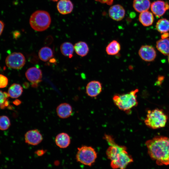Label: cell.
Instances as JSON below:
<instances>
[{
    "label": "cell",
    "instance_id": "6da1fadb",
    "mask_svg": "<svg viewBox=\"0 0 169 169\" xmlns=\"http://www.w3.org/2000/svg\"><path fill=\"white\" fill-rule=\"evenodd\" d=\"M151 158L159 165H169V138L156 136L145 143Z\"/></svg>",
    "mask_w": 169,
    "mask_h": 169
},
{
    "label": "cell",
    "instance_id": "7a4b0ae2",
    "mask_svg": "<svg viewBox=\"0 0 169 169\" xmlns=\"http://www.w3.org/2000/svg\"><path fill=\"white\" fill-rule=\"evenodd\" d=\"M138 91L136 89L125 94H116L113 96V100L120 110L128 111L137 105L136 94Z\"/></svg>",
    "mask_w": 169,
    "mask_h": 169
},
{
    "label": "cell",
    "instance_id": "3957f363",
    "mask_svg": "<svg viewBox=\"0 0 169 169\" xmlns=\"http://www.w3.org/2000/svg\"><path fill=\"white\" fill-rule=\"evenodd\" d=\"M51 23V18L46 11L37 10L31 15L29 23L31 28L38 31H42L47 29Z\"/></svg>",
    "mask_w": 169,
    "mask_h": 169
},
{
    "label": "cell",
    "instance_id": "277c9868",
    "mask_svg": "<svg viewBox=\"0 0 169 169\" xmlns=\"http://www.w3.org/2000/svg\"><path fill=\"white\" fill-rule=\"evenodd\" d=\"M167 119V116L161 110L156 109L147 111L144 123L149 128L157 129L165 127Z\"/></svg>",
    "mask_w": 169,
    "mask_h": 169
},
{
    "label": "cell",
    "instance_id": "5b68a950",
    "mask_svg": "<svg viewBox=\"0 0 169 169\" xmlns=\"http://www.w3.org/2000/svg\"><path fill=\"white\" fill-rule=\"evenodd\" d=\"M97 153L92 147L83 146L78 148L76 155L77 161L84 165L91 166L95 161Z\"/></svg>",
    "mask_w": 169,
    "mask_h": 169
},
{
    "label": "cell",
    "instance_id": "8992f818",
    "mask_svg": "<svg viewBox=\"0 0 169 169\" xmlns=\"http://www.w3.org/2000/svg\"><path fill=\"white\" fill-rule=\"evenodd\" d=\"M133 161L126 149L120 152L114 160L111 161L110 166L114 169H125L127 166Z\"/></svg>",
    "mask_w": 169,
    "mask_h": 169
},
{
    "label": "cell",
    "instance_id": "52a82bcc",
    "mask_svg": "<svg viewBox=\"0 0 169 169\" xmlns=\"http://www.w3.org/2000/svg\"><path fill=\"white\" fill-rule=\"evenodd\" d=\"M5 63L7 66L9 68L19 69L24 65L25 59L22 53L14 52L7 57Z\"/></svg>",
    "mask_w": 169,
    "mask_h": 169
},
{
    "label": "cell",
    "instance_id": "ba28073f",
    "mask_svg": "<svg viewBox=\"0 0 169 169\" xmlns=\"http://www.w3.org/2000/svg\"><path fill=\"white\" fill-rule=\"evenodd\" d=\"M25 76L28 80L32 83V86L35 88L38 86V84L41 81L42 73L39 69L32 67L27 70Z\"/></svg>",
    "mask_w": 169,
    "mask_h": 169
},
{
    "label": "cell",
    "instance_id": "9c48e42d",
    "mask_svg": "<svg viewBox=\"0 0 169 169\" xmlns=\"http://www.w3.org/2000/svg\"><path fill=\"white\" fill-rule=\"evenodd\" d=\"M138 54L142 60L147 62L153 61L156 55L154 48L149 45L142 46L139 50Z\"/></svg>",
    "mask_w": 169,
    "mask_h": 169
},
{
    "label": "cell",
    "instance_id": "30bf717a",
    "mask_svg": "<svg viewBox=\"0 0 169 169\" xmlns=\"http://www.w3.org/2000/svg\"><path fill=\"white\" fill-rule=\"evenodd\" d=\"M25 141L27 144L33 146L39 144L43 140V136L37 129L28 131L25 134Z\"/></svg>",
    "mask_w": 169,
    "mask_h": 169
},
{
    "label": "cell",
    "instance_id": "8fae6325",
    "mask_svg": "<svg viewBox=\"0 0 169 169\" xmlns=\"http://www.w3.org/2000/svg\"><path fill=\"white\" fill-rule=\"evenodd\" d=\"M150 7L151 11L155 15L159 17L169 9V5L163 1L157 0L152 3Z\"/></svg>",
    "mask_w": 169,
    "mask_h": 169
},
{
    "label": "cell",
    "instance_id": "7c38bea8",
    "mask_svg": "<svg viewBox=\"0 0 169 169\" xmlns=\"http://www.w3.org/2000/svg\"><path fill=\"white\" fill-rule=\"evenodd\" d=\"M102 90L101 83L97 80H92L89 82L86 88V93L88 95L92 97H95L99 95Z\"/></svg>",
    "mask_w": 169,
    "mask_h": 169
},
{
    "label": "cell",
    "instance_id": "4fadbf2b",
    "mask_svg": "<svg viewBox=\"0 0 169 169\" xmlns=\"http://www.w3.org/2000/svg\"><path fill=\"white\" fill-rule=\"evenodd\" d=\"M110 16L113 20L119 21L121 20L125 15V11L123 7L119 4L112 6L109 9Z\"/></svg>",
    "mask_w": 169,
    "mask_h": 169
},
{
    "label": "cell",
    "instance_id": "5bb4252c",
    "mask_svg": "<svg viewBox=\"0 0 169 169\" xmlns=\"http://www.w3.org/2000/svg\"><path fill=\"white\" fill-rule=\"evenodd\" d=\"M56 111L58 116L62 119H66L69 117L73 112L71 106L67 103H62L57 107Z\"/></svg>",
    "mask_w": 169,
    "mask_h": 169
},
{
    "label": "cell",
    "instance_id": "9a60e30c",
    "mask_svg": "<svg viewBox=\"0 0 169 169\" xmlns=\"http://www.w3.org/2000/svg\"><path fill=\"white\" fill-rule=\"evenodd\" d=\"M59 12L65 15L71 13L73 9V4L70 0H60L57 5Z\"/></svg>",
    "mask_w": 169,
    "mask_h": 169
},
{
    "label": "cell",
    "instance_id": "2e32d148",
    "mask_svg": "<svg viewBox=\"0 0 169 169\" xmlns=\"http://www.w3.org/2000/svg\"><path fill=\"white\" fill-rule=\"evenodd\" d=\"M71 140L69 135L65 133L59 134L56 136L55 142L59 147L64 148L68 147L70 143Z\"/></svg>",
    "mask_w": 169,
    "mask_h": 169
},
{
    "label": "cell",
    "instance_id": "e0dca14e",
    "mask_svg": "<svg viewBox=\"0 0 169 169\" xmlns=\"http://www.w3.org/2000/svg\"><path fill=\"white\" fill-rule=\"evenodd\" d=\"M139 19L142 25L148 26L152 24L154 18L152 13L147 10L141 13L139 15Z\"/></svg>",
    "mask_w": 169,
    "mask_h": 169
},
{
    "label": "cell",
    "instance_id": "ac0fdd59",
    "mask_svg": "<svg viewBox=\"0 0 169 169\" xmlns=\"http://www.w3.org/2000/svg\"><path fill=\"white\" fill-rule=\"evenodd\" d=\"M151 5L150 0H134L133 3L135 10L140 13L148 10Z\"/></svg>",
    "mask_w": 169,
    "mask_h": 169
},
{
    "label": "cell",
    "instance_id": "d6986e66",
    "mask_svg": "<svg viewBox=\"0 0 169 169\" xmlns=\"http://www.w3.org/2000/svg\"><path fill=\"white\" fill-rule=\"evenodd\" d=\"M74 49L76 53L81 57L86 56L89 50L88 44L84 41H79L76 43L74 46Z\"/></svg>",
    "mask_w": 169,
    "mask_h": 169
},
{
    "label": "cell",
    "instance_id": "ffe728a7",
    "mask_svg": "<svg viewBox=\"0 0 169 169\" xmlns=\"http://www.w3.org/2000/svg\"><path fill=\"white\" fill-rule=\"evenodd\" d=\"M120 49V43L117 40H113L107 45L105 48V51L108 55H114L117 54Z\"/></svg>",
    "mask_w": 169,
    "mask_h": 169
},
{
    "label": "cell",
    "instance_id": "44dd1931",
    "mask_svg": "<svg viewBox=\"0 0 169 169\" xmlns=\"http://www.w3.org/2000/svg\"><path fill=\"white\" fill-rule=\"evenodd\" d=\"M157 49L163 54L169 55V38L161 39L156 43Z\"/></svg>",
    "mask_w": 169,
    "mask_h": 169
},
{
    "label": "cell",
    "instance_id": "7402d4cb",
    "mask_svg": "<svg viewBox=\"0 0 169 169\" xmlns=\"http://www.w3.org/2000/svg\"><path fill=\"white\" fill-rule=\"evenodd\" d=\"M23 92L22 87L18 84L14 83L9 88L8 94L9 97L16 98L21 95Z\"/></svg>",
    "mask_w": 169,
    "mask_h": 169
},
{
    "label": "cell",
    "instance_id": "603a6c76",
    "mask_svg": "<svg viewBox=\"0 0 169 169\" xmlns=\"http://www.w3.org/2000/svg\"><path fill=\"white\" fill-rule=\"evenodd\" d=\"M38 56L41 60L46 62L50 59L53 57V52L50 48L48 47H44L39 50Z\"/></svg>",
    "mask_w": 169,
    "mask_h": 169
},
{
    "label": "cell",
    "instance_id": "cb8c5ba5",
    "mask_svg": "<svg viewBox=\"0 0 169 169\" xmlns=\"http://www.w3.org/2000/svg\"><path fill=\"white\" fill-rule=\"evenodd\" d=\"M62 54L65 56L72 58L73 55L74 46L70 42H66L63 43L60 47Z\"/></svg>",
    "mask_w": 169,
    "mask_h": 169
},
{
    "label": "cell",
    "instance_id": "d4e9b609",
    "mask_svg": "<svg viewBox=\"0 0 169 169\" xmlns=\"http://www.w3.org/2000/svg\"><path fill=\"white\" fill-rule=\"evenodd\" d=\"M156 28L161 33H167L169 31V21L165 18L159 19L156 23Z\"/></svg>",
    "mask_w": 169,
    "mask_h": 169
},
{
    "label": "cell",
    "instance_id": "484cf974",
    "mask_svg": "<svg viewBox=\"0 0 169 169\" xmlns=\"http://www.w3.org/2000/svg\"><path fill=\"white\" fill-rule=\"evenodd\" d=\"M9 96L8 93L0 90V107L4 109L9 105L8 101Z\"/></svg>",
    "mask_w": 169,
    "mask_h": 169
},
{
    "label": "cell",
    "instance_id": "4316f807",
    "mask_svg": "<svg viewBox=\"0 0 169 169\" xmlns=\"http://www.w3.org/2000/svg\"><path fill=\"white\" fill-rule=\"evenodd\" d=\"M10 122L8 117L5 115L0 116V130H5L10 125Z\"/></svg>",
    "mask_w": 169,
    "mask_h": 169
},
{
    "label": "cell",
    "instance_id": "83f0119b",
    "mask_svg": "<svg viewBox=\"0 0 169 169\" xmlns=\"http://www.w3.org/2000/svg\"><path fill=\"white\" fill-rule=\"evenodd\" d=\"M8 83V79L5 76L0 74V88H4L7 86Z\"/></svg>",
    "mask_w": 169,
    "mask_h": 169
},
{
    "label": "cell",
    "instance_id": "f1b7e54d",
    "mask_svg": "<svg viewBox=\"0 0 169 169\" xmlns=\"http://www.w3.org/2000/svg\"><path fill=\"white\" fill-rule=\"evenodd\" d=\"M95 0L102 3H106L108 5H110L112 4L113 0Z\"/></svg>",
    "mask_w": 169,
    "mask_h": 169
},
{
    "label": "cell",
    "instance_id": "f546056e",
    "mask_svg": "<svg viewBox=\"0 0 169 169\" xmlns=\"http://www.w3.org/2000/svg\"><path fill=\"white\" fill-rule=\"evenodd\" d=\"M164 77L163 76L159 75L158 76L157 81L156 82V84L157 85H160L161 84L162 81L164 80Z\"/></svg>",
    "mask_w": 169,
    "mask_h": 169
},
{
    "label": "cell",
    "instance_id": "4dcf8cb0",
    "mask_svg": "<svg viewBox=\"0 0 169 169\" xmlns=\"http://www.w3.org/2000/svg\"><path fill=\"white\" fill-rule=\"evenodd\" d=\"M45 150L41 149L38 150L36 152V153L38 156H41L43 155L46 152Z\"/></svg>",
    "mask_w": 169,
    "mask_h": 169
},
{
    "label": "cell",
    "instance_id": "1f68e13d",
    "mask_svg": "<svg viewBox=\"0 0 169 169\" xmlns=\"http://www.w3.org/2000/svg\"><path fill=\"white\" fill-rule=\"evenodd\" d=\"M4 27V23L2 21L0 20V36L3 32Z\"/></svg>",
    "mask_w": 169,
    "mask_h": 169
},
{
    "label": "cell",
    "instance_id": "d6a6232c",
    "mask_svg": "<svg viewBox=\"0 0 169 169\" xmlns=\"http://www.w3.org/2000/svg\"><path fill=\"white\" fill-rule=\"evenodd\" d=\"M169 36V34L167 33H163L161 36L162 39L166 38H168Z\"/></svg>",
    "mask_w": 169,
    "mask_h": 169
},
{
    "label": "cell",
    "instance_id": "836d02e7",
    "mask_svg": "<svg viewBox=\"0 0 169 169\" xmlns=\"http://www.w3.org/2000/svg\"><path fill=\"white\" fill-rule=\"evenodd\" d=\"M13 103L15 105H18L21 103V101L18 100H15L13 102Z\"/></svg>",
    "mask_w": 169,
    "mask_h": 169
},
{
    "label": "cell",
    "instance_id": "e575fe53",
    "mask_svg": "<svg viewBox=\"0 0 169 169\" xmlns=\"http://www.w3.org/2000/svg\"><path fill=\"white\" fill-rule=\"evenodd\" d=\"M14 37H15V38L17 37L19 35V33L18 32L16 31L14 33V34H13Z\"/></svg>",
    "mask_w": 169,
    "mask_h": 169
},
{
    "label": "cell",
    "instance_id": "d590c367",
    "mask_svg": "<svg viewBox=\"0 0 169 169\" xmlns=\"http://www.w3.org/2000/svg\"><path fill=\"white\" fill-rule=\"evenodd\" d=\"M51 0L54 2H56V1H57L58 0Z\"/></svg>",
    "mask_w": 169,
    "mask_h": 169
},
{
    "label": "cell",
    "instance_id": "8d00e7d4",
    "mask_svg": "<svg viewBox=\"0 0 169 169\" xmlns=\"http://www.w3.org/2000/svg\"><path fill=\"white\" fill-rule=\"evenodd\" d=\"M168 62L169 63V55H168Z\"/></svg>",
    "mask_w": 169,
    "mask_h": 169
}]
</instances>
